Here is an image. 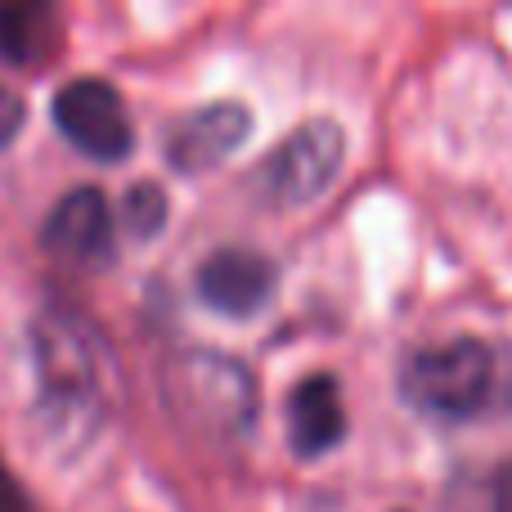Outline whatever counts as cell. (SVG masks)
<instances>
[{
	"instance_id": "9",
	"label": "cell",
	"mask_w": 512,
	"mask_h": 512,
	"mask_svg": "<svg viewBox=\"0 0 512 512\" xmlns=\"http://www.w3.org/2000/svg\"><path fill=\"white\" fill-rule=\"evenodd\" d=\"M36 369H41L45 396L63 400L68 409L95 396V364L81 346V333L63 319H45L36 328Z\"/></svg>"
},
{
	"instance_id": "11",
	"label": "cell",
	"mask_w": 512,
	"mask_h": 512,
	"mask_svg": "<svg viewBox=\"0 0 512 512\" xmlns=\"http://www.w3.org/2000/svg\"><path fill=\"white\" fill-rule=\"evenodd\" d=\"M122 225L131 239H158L167 225V194L158 185H135L122 203Z\"/></svg>"
},
{
	"instance_id": "5",
	"label": "cell",
	"mask_w": 512,
	"mask_h": 512,
	"mask_svg": "<svg viewBox=\"0 0 512 512\" xmlns=\"http://www.w3.org/2000/svg\"><path fill=\"white\" fill-rule=\"evenodd\" d=\"M252 135V113L234 99L221 104H203L189 117H180L167 131V162L180 176H203V171L221 167L230 153Z\"/></svg>"
},
{
	"instance_id": "14",
	"label": "cell",
	"mask_w": 512,
	"mask_h": 512,
	"mask_svg": "<svg viewBox=\"0 0 512 512\" xmlns=\"http://www.w3.org/2000/svg\"><path fill=\"white\" fill-rule=\"evenodd\" d=\"M495 512H512V463L504 468V477H499V486H495Z\"/></svg>"
},
{
	"instance_id": "7",
	"label": "cell",
	"mask_w": 512,
	"mask_h": 512,
	"mask_svg": "<svg viewBox=\"0 0 512 512\" xmlns=\"http://www.w3.org/2000/svg\"><path fill=\"white\" fill-rule=\"evenodd\" d=\"M41 243L59 261L72 265H108L113 261V207L99 189H72L54 203Z\"/></svg>"
},
{
	"instance_id": "2",
	"label": "cell",
	"mask_w": 512,
	"mask_h": 512,
	"mask_svg": "<svg viewBox=\"0 0 512 512\" xmlns=\"http://www.w3.org/2000/svg\"><path fill=\"white\" fill-rule=\"evenodd\" d=\"M162 400L185 432L207 441H239L256 423V382L234 355L176 351L162 364Z\"/></svg>"
},
{
	"instance_id": "1",
	"label": "cell",
	"mask_w": 512,
	"mask_h": 512,
	"mask_svg": "<svg viewBox=\"0 0 512 512\" xmlns=\"http://www.w3.org/2000/svg\"><path fill=\"white\" fill-rule=\"evenodd\" d=\"M512 355L490 346L486 337H445V342L418 346L400 364V396L427 418L441 423H468L504 409Z\"/></svg>"
},
{
	"instance_id": "10",
	"label": "cell",
	"mask_w": 512,
	"mask_h": 512,
	"mask_svg": "<svg viewBox=\"0 0 512 512\" xmlns=\"http://www.w3.org/2000/svg\"><path fill=\"white\" fill-rule=\"evenodd\" d=\"M63 23L59 9L27 0V5H0V59L14 68H41L59 54Z\"/></svg>"
},
{
	"instance_id": "3",
	"label": "cell",
	"mask_w": 512,
	"mask_h": 512,
	"mask_svg": "<svg viewBox=\"0 0 512 512\" xmlns=\"http://www.w3.org/2000/svg\"><path fill=\"white\" fill-rule=\"evenodd\" d=\"M346 158V135L328 117H310L292 135H283L270 149V158L256 171V185L265 189V198L279 207H301L310 198H319L337 180Z\"/></svg>"
},
{
	"instance_id": "6",
	"label": "cell",
	"mask_w": 512,
	"mask_h": 512,
	"mask_svg": "<svg viewBox=\"0 0 512 512\" xmlns=\"http://www.w3.org/2000/svg\"><path fill=\"white\" fill-rule=\"evenodd\" d=\"M274 288H279V265L248 248L212 252L198 265V297L230 319H252L256 310H265Z\"/></svg>"
},
{
	"instance_id": "8",
	"label": "cell",
	"mask_w": 512,
	"mask_h": 512,
	"mask_svg": "<svg viewBox=\"0 0 512 512\" xmlns=\"http://www.w3.org/2000/svg\"><path fill=\"white\" fill-rule=\"evenodd\" d=\"M346 436V405L342 387L328 373H310L288 396V445L297 459H319L337 450Z\"/></svg>"
},
{
	"instance_id": "4",
	"label": "cell",
	"mask_w": 512,
	"mask_h": 512,
	"mask_svg": "<svg viewBox=\"0 0 512 512\" xmlns=\"http://www.w3.org/2000/svg\"><path fill=\"white\" fill-rule=\"evenodd\" d=\"M54 126L72 149H81L95 162H122L135 149V126L126 117V104L108 81L81 77L54 95Z\"/></svg>"
},
{
	"instance_id": "13",
	"label": "cell",
	"mask_w": 512,
	"mask_h": 512,
	"mask_svg": "<svg viewBox=\"0 0 512 512\" xmlns=\"http://www.w3.org/2000/svg\"><path fill=\"white\" fill-rule=\"evenodd\" d=\"M0 512H36L32 499L23 495V486L5 472V463H0Z\"/></svg>"
},
{
	"instance_id": "12",
	"label": "cell",
	"mask_w": 512,
	"mask_h": 512,
	"mask_svg": "<svg viewBox=\"0 0 512 512\" xmlns=\"http://www.w3.org/2000/svg\"><path fill=\"white\" fill-rule=\"evenodd\" d=\"M23 122H27L23 95H18V90H9L5 81H0V149H9V144L18 140V131H23Z\"/></svg>"
}]
</instances>
